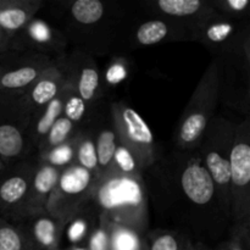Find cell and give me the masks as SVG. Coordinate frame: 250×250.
I'll return each mask as SVG.
<instances>
[{
	"label": "cell",
	"mask_w": 250,
	"mask_h": 250,
	"mask_svg": "<svg viewBox=\"0 0 250 250\" xmlns=\"http://www.w3.org/2000/svg\"><path fill=\"white\" fill-rule=\"evenodd\" d=\"M219 104V63L212 59L181 115L172 137L173 148L180 150L197 149L216 115Z\"/></svg>",
	"instance_id": "obj_4"
},
{
	"label": "cell",
	"mask_w": 250,
	"mask_h": 250,
	"mask_svg": "<svg viewBox=\"0 0 250 250\" xmlns=\"http://www.w3.org/2000/svg\"><path fill=\"white\" fill-rule=\"evenodd\" d=\"M1 59H2V55H0V62H1Z\"/></svg>",
	"instance_id": "obj_41"
},
{
	"label": "cell",
	"mask_w": 250,
	"mask_h": 250,
	"mask_svg": "<svg viewBox=\"0 0 250 250\" xmlns=\"http://www.w3.org/2000/svg\"><path fill=\"white\" fill-rule=\"evenodd\" d=\"M0 250H33L17 225L0 217Z\"/></svg>",
	"instance_id": "obj_32"
},
{
	"label": "cell",
	"mask_w": 250,
	"mask_h": 250,
	"mask_svg": "<svg viewBox=\"0 0 250 250\" xmlns=\"http://www.w3.org/2000/svg\"><path fill=\"white\" fill-rule=\"evenodd\" d=\"M216 12L229 19L247 21L250 17L249 0H210Z\"/></svg>",
	"instance_id": "obj_34"
},
{
	"label": "cell",
	"mask_w": 250,
	"mask_h": 250,
	"mask_svg": "<svg viewBox=\"0 0 250 250\" xmlns=\"http://www.w3.org/2000/svg\"><path fill=\"white\" fill-rule=\"evenodd\" d=\"M62 116L77 126H83L89 121L94 110L80 97L75 88L66 81L62 90Z\"/></svg>",
	"instance_id": "obj_28"
},
{
	"label": "cell",
	"mask_w": 250,
	"mask_h": 250,
	"mask_svg": "<svg viewBox=\"0 0 250 250\" xmlns=\"http://www.w3.org/2000/svg\"><path fill=\"white\" fill-rule=\"evenodd\" d=\"M89 125L93 129L98 156L99 176L109 170L112 165L115 150L120 143L119 134L112 121L109 104L102 105L93 111L89 119Z\"/></svg>",
	"instance_id": "obj_19"
},
{
	"label": "cell",
	"mask_w": 250,
	"mask_h": 250,
	"mask_svg": "<svg viewBox=\"0 0 250 250\" xmlns=\"http://www.w3.org/2000/svg\"><path fill=\"white\" fill-rule=\"evenodd\" d=\"M109 107L120 142L133 153L141 170L146 171L163 153L153 131L146 120L124 100H112Z\"/></svg>",
	"instance_id": "obj_8"
},
{
	"label": "cell",
	"mask_w": 250,
	"mask_h": 250,
	"mask_svg": "<svg viewBox=\"0 0 250 250\" xmlns=\"http://www.w3.org/2000/svg\"><path fill=\"white\" fill-rule=\"evenodd\" d=\"M211 250H250V226H231L227 238L220 241Z\"/></svg>",
	"instance_id": "obj_33"
},
{
	"label": "cell",
	"mask_w": 250,
	"mask_h": 250,
	"mask_svg": "<svg viewBox=\"0 0 250 250\" xmlns=\"http://www.w3.org/2000/svg\"><path fill=\"white\" fill-rule=\"evenodd\" d=\"M54 59L36 53H11L0 62V92L22 94Z\"/></svg>",
	"instance_id": "obj_15"
},
{
	"label": "cell",
	"mask_w": 250,
	"mask_h": 250,
	"mask_svg": "<svg viewBox=\"0 0 250 250\" xmlns=\"http://www.w3.org/2000/svg\"><path fill=\"white\" fill-rule=\"evenodd\" d=\"M85 248L88 250H110L109 219L106 216L99 214L98 224L88 237Z\"/></svg>",
	"instance_id": "obj_36"
},
{
	"label": "cell",
	"mask_w": 250,
	"mask_h": 250,
	"mask_svg": "<svg viewBox=\"0 0 250 250\" xmlns=\"http://www.w3.org/2000/svg\"><path fill=\"white\" fill-rule=\"evenodd\" d=\"M88 202L114 224L146 236L150 231V208L143 176H129L111 167L98 176Z\"/></svg>",
	"instance_id": "obj_3"
},
{
	"label": "cell",
	"mask_w": 250,
	"mask_h": 250,
	"mask_svg": "<svg viewBox=\"0 0 250 250\" xmlns=\"http://www.w3.org/2000/svg\"><path fill=\"white\" fill-rule=\"evenodd\" d=\"M237 122L215 115L198 146L204 167L216 189L220 204L229 217V155ZM231 221V219H229Z\"/></svg>",
	"instance_id": "obj_5"
},
{
	"label": "cell",
	"mask_w": 250,
	"mask_h": 250,
	"mask_svg": "<svg viewBox=\"0 0 250 250\" xmlns=\"http://www.w3.org/2000/svg\"><path fill=\"white\" fill-rule=\"evenodd\" d=\"M110 250H148L146 236L109 220Z\"/></svg>",
	"instance_id": "obj_29"
},
{
	"label": "cell",
	"mask_w": 250,
	"mask_h": 250,
	"mask_svg": "<svg viewBox=\"0 0 250 250\" xmlns=\"http://www.w3.org/2000/svg\"><path fill=\"white\" fill-rule=\"evenodd\" d=\"M4 170H5V165H4V164H2L1 159H0V173H1Z\"/></svg>",
	"instance_id": "obj_40"
},
{
	"label": "cell",
	"mask_w": 250,
	"mask_h": 250,
	"mask_svg": "<svg viewBox=\"0 0 250 250\" xmlns=\"http://www.w3.org/2000/svg\"><path fill=\"white\" fill-rule=\"evenodd\" d=\"M189 250H211L209 244L202 243V242H192Z\"/></svg>",
	"instance_id": "obj_38"
},
{
	"label": "cell",
	"mask_w": 250,
	"mask_h": 250,
	"mask_svg": "<svg viewBox=\"0 0 250 250\" xmlns=\"http://www.w3.org/2000/svg\"><path fill=\"white\" fill-rule=\"evenodd\" d=\"M77 134L72 139L55 146V148H51L46 151H42V153H37V163L48 164V165L59 168H65L67 166L75 164Z\"/></svg>",
	"instance_id": "obj_30"
},
{
	"label": "cell",
	"mask_w": 250,
	"mask_h": 250,
	"mask_svg": "<svg viewBox=\"0 0 250 250\" xmlns=\"http://www.w3.org/2000/svg\"><path fill=\"white\" fill-rule=\"evenodd\" d=\"M76 164L85 170L90 171L95 176H99V167H98V156L95 149L94 134L90 127L89 122L80 127L76 142Z\"/></svg>",
	"instance_id": "obj_27"
},
{
	"label": "cell",
	"mask_w": 250,
	"mask_h": 250,
	"mask_svg": "<svg viewBox=\"0 0 250 250\" xmlns=\"http://www.w3.org/2000/svg\"><path fill=\"white\" fill-rule=\"evenodd\" d=\"M43 9L68 48L94 59L126 54L129 31L141 16L134 2L116 0H54Z\"/></svg>",
	"instance_id": "obj_2"
},
{
	"label": "cell",
	"mask_w": 250,
	"mask_h": 250,
	"mask_svg": "<svg viewBox=\"0 0 250 250\" xmlns=\"http://www.w3.org/2000/svg\"><path fill=\"white\" fill-rule=\"evenodd\" d=\"M175 42H194L192 28L167 17L144 16L141 14L129 31L127 51Z\"/></svg>",
	"instance_id": "obj_13"
},
{
	"label": "cell",
	"mask_w": 250,
	"mask_h": 250,
	"mask_svg": "<svg viewBox=\"0 0 250 250\" xmlns=\"http://www.w3.org/2000/svg\"><path fill=\"white\" fill-rule=\"evenodd\" d=\"M146 238L148 250H189L193 242L185 232L161 227L150 229Z\"/></svg>",
	"instance_id": "obj_26"
},
{
	"label": "cell",
	"mask_w": 250,
	"mask_h": 250,
	"mask_svg": "<svg viewBox=\"0 0 250 250\" xmlns=\"http://www.w3.org/2000/svg\"><path fill=\"white\" fill-rule=\"evenodd\" d=\"M66 78L55 61L21 94L31 114H36L55 99L62 90Z\"/></svg>",
	"instance_id": "obj_21"
},
{
	"label": "cell",
	"mask_w": 250,
	"mask_h": 250,
	"mask_svg": "<svg viewBox=\"0 0 250 250\" xmlns=\"http://www.w3.org/2000/svg\"><path fill=\"white\" fill-rule=\"evenodd\" d=\"M15 225L22 229L33 250H59L66 222L48 211L27 216Z\"/></svg>",
	"instance_id": "obj_18"
},
{
	"label": "cell",
	"mask_w": 250,
	"mask_h": 250,
	"mask_svg": "<svg viewBox=\"0 0 250 250\" xmlns=\"http://www.w3.org/2000/svg\"><path fill=\"white\" fill-rule=\"evenodd\" d=\"M54 61L66 81L90 109L95 110L105 102L106 95L103 87L102 68L98 65L97 59L83 51L68 49L67 53L54 59Z\"/></svg>",
	"instance_id": "obj_12"
},
{
	"label": "cell",
	"mask_w": 250,
	"mask_h": 250,
	"mask_svg": "<svg viewBox=\"0 0 250 250\" xmlns=\"http://www.w3.org/2000/svg\"><path fill=\"white\" fill-rule=\"evenodd\" d=\"M61 115H62V93L61 92L45 107L32 115L28 128V137L36 153L41 146L42 142L45 138L49 129L51 128V126L55 124L56 120Z\"/></svg>",
	"instance_id": "obj_24"
},
{
	"label": "cell",
	"mask_w": 250,
	"mask_h": 250,
	"mask_svg": "<svg viewBox=\"0 0 250 250\" xmlns=\"http://www.w3.org/2000/svg\"><path fill=\"white\" fill-rule=\"evenodd\" d=\"M144 16H161L182 22L192 28L215 11L210 0H143L134 1Z\"/></svg>",
	"instance_id": "obj_17"
},
{
	"label": "cell",
	"mask_w": 250,
	"mask_h": 250,
	"mask_svg": "<svg viewBox=\"0 0 250 250\" xmlns=\"http://www.w3.org/2000/svg\"><path fill=\"white\" fill-rule=\"evenodd\" d=\"M31 119L21 94L0 92V159L5 167L36 155L28 137Z\"/></svg>",
	"instance_id": "obj_6"
},
{
	"label": "cell",
	"mask_w": 250,
	"mask_h": 250,
	"mask_svg": "<svg viewBox=\"0 0 250 250\" xmlns=\"http://www.w3.org/2000/svg\"><path fill=\"white\" fill-rule=\"evenodd\" d=\"M80 127L81 126H77V125H75L73 122H71L70 120H67L66 117H63L62 115H61V116L56 120L55 124L51 126V128L49 129V132L46 133L44 141L42 142L41 146H39V149L37 150V153L46 151L49 150V149L55 148V146H60V144L72 139L73 137L78 133Z\"/></svg>",
	"instance_id": "obj_31"
},
{
	"label": "cell",
	"mask_w": 250,
	"mask_h": 250,
	"mask_svg": "<svg viewBox=\"0 0 250 250\" xmlns=\"http://www.w3.org/2000/svg\"><path fill=\"white\" fill-rule=\"evenodd\" d=\"M16 53H36L56 59L68 51L65 37L46 20L36 16L14 37Z\"/></svg>",
	"instance_id": "obj_16"
},
{
	"label": "cell",
	"mask_w": 250,
	"mask_h": 250,
	"mask_svg": "<svg viewBox=\"0 0 250 250\" xmlns=\"http://www.w3.org/2000/svg\"><path fill=\"white\" fill-rule=\"evenodd\" d=\"M62 170L63 168L54 167L48 164L37 163V167L34 171L33 178H32L31 186H29L28 193H27L26 200H24V204L20 211L16 222L27 216L46 211V203H48L54 187L58 183Z\"/></svg>",
	"instance_id": "obj_20"
},
{
	"label": "cell",
	"mask_w": 250,
	"mask_h": 250,
	"mask_svg": "<svg viewBox=\"0 0 250 250\" xmlns=\"http://www.w3.org/2000/svg\"><path fill=\"white\" fill-rule=\"evenodd\" d=\"M132 72H133V61L127 54H116L110 56L105 68L102 70L105 95L109 90L115 89L126 83L131 78Z\"/></svg>",
	"instance_id": "obj_25"
},
{
	"label": "cell",
	"mask_w": 250,
	"mask_h": 250,
	"mask_svg": "<svg viewBox=\"0 0 250 250\" xmlns=\"http://www.w3.org/2000/svg\"><path fill=\"white\" fill-rule=\"evenodd\" d=\"M16 53L15 51L14 37L9 36L4 29L0 27V55Z\"/></svg>",
	"instance_id": "obj_37"
},
{
	"label": "cell",
	"mask_w": 250,
	"mask_h": 250,
	"mask_svg": "<svg viewBox=\"0 0 250 250\" xmlns=\"http://www.w3.org/2000/svg\"><path fill=\"white\" fill-rule=\"evenodd\" d=\"M45 0H0V27L15 37L44 7Z\"/></svg>",
	"instance_id": "obj_22"
},
{
	"label": "cell",
	"mask_w": 250,
	"mask_h": 250,
	"mask_svg": "<svg viewBox=\"0 0 250 250\" xmlns=\"http://www.w3.org/2000/svg\"><path fill=\"white\" fill-rule=\"evenodd\" d=\"M95 180L94 173L78 164L65 167L49 197L46 211L67 222L88 200Z\"/></svg>",
	"instance_id": "obj_11"
},
{
	"label": "cell",
	"mask_w": 250,
	"mask_h": 250,
	"mask_svg": "<svg viewBox=\"0 0 250 250\" xmlns=\"http://www.w3.org/2000/svg\"><path fill=\"white\" fill-rule=\"evenodd\" d=\"M37 167L36 155L5 167L0 173V217L15 224Z\"/></svg>",
	"instance_id": "obj_14"
},
{
	"label": "cell",
	"mask_w": 250,
	"mask_h": 250,
	"mask_svg": "<svg viewBox=\"0 0 250 250\" xmlns=\"http://www.w3.org/2000/svg\"><path fill=\"white\" fill-rule=\"evenodd\" d=\"M59 250H88L85 246H78V247H61Z\"/></svg>",
	"instance_id": "obj_39"
},
{
	"label": "cell",
	"mask_w": 250,
	"mask_h": 250,
	"mask_svg": "<svg viewBox=\"0 0 250 250\" xmlns=\"http://www.w3.org/2000/svg\"><path fill=\"white\" fill-rule=\"evenodd\" d=\"M112 167L116 168L119 172L129 176H143V171L139 167L136 156L126 146L120 142L115 150L114 159H112Z\"/></svg>",
	"instance_id": "obj_35"
},
{
	"label": "cell",
	"mask_w": 250,
	"mask_h": 250,
	"mask_svg": "<svg viewBox=\"0 0 250 250\" xmlns=\"http://www.w3.org/2000/svg\"><path fill=\"white\" fill-rule=\"evenodd\" d=\"M219 63L220 104L248 117L250 112V45L212 58Z\"/></svg>",
	"instance_id": "obj_9"
},
{
	"label": "cell",
	"mask_w": 250,
	"mask_h": 250,
	"mask_svg": "<svg viewBox=\"0 0 250 250\" xmlns=\"http://www.w3.org/2000/svg\"><path fill=\"white\" fill-rule=\"evenodd\" d=\"M99 220V212L90 202H85L84 205L66 222L63 229L62 241L65 239L66 247L85 246L88 237L95 229Z\"/></svg>",
	"instance_id": "obj_23"
},
{
	"label": "cell",
	"mask_w": 250,
	"mask_h": 250,
	"mask_svg": "<svg viewBox=\"0 0 250 250\" xmlns=\"http://www.w3.org/2000/svg\"><path fill=\"white\" fill-rule=\"evenodd\" d=\"M231 226L250 225V116L237 122L229 155Z\"/></svg>",
	"instance_id": "obj_7"
},
{
	"label": "cell",
	"mask_w": 250,
	"mask_h": 250,
	"mask_svg": "<svg viewBox=\"0 0 250 250\" xmlns=\"http://www.w3.org/2000/svg\"><path fill=\"white\" fill-rule=\"evenodd\" d=\"M149 208L156 219L185 232L193 242L207 243L227 236L229 217L222 210L216 189L198 149L173 148L143 171ZM208 244V243H207Z\"/></svg>",
	"instance_id": "obj_1"
},
{
	"label": "cell",
	"mask_w": 250,
	"mask_h": 250,
	"mask_svg": "<svg viewBox=\"0 0 250 250\" xmlns=\"http://www.w3.org/2000/svg\"><path fill=\"white\" fill-rule=\"evenodd\" d=\"M194 42L203 44L212 58L241 51L250 45V20L238 21L214 11L195 27Z\"/></svg>",
	"instance_id": "obj_10"
}]
</instances>
